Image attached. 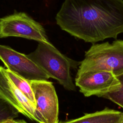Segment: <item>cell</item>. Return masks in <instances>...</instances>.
<instances>
[{"label":"cell","instance_id":"1","mask_svg":"<svg viewBox=\"0 0 123 123\" xmlns=\"http://www.w3.org/2000/svg\"><path fill=\"white\" fill-rule=\"evenodd\" d=\"M57 24L71 35L92 44L123 33V0H65Z\"/></svg>","mask_w":123,"mask_h":123},{"label":"cell","instance_id":"2","mask_svg":"<svg viewBox=\"0 0 123 123\" xmlns=\"http://www.w3.org/2000/svg\"><path fill=\"white\" fill-rule=\"evenodd\" d=\"M27 56L49 77L55 79L66 90L75 91V85L71 74L72 67L78 62L66 57L50 42H38L36 49Z\"/></svg>","mask_w":123,"mask_h":123},{"label":"cell","instance_id":"3","mask_svg":"<svg viewBox=\"0 0 123 123\" xmlns=\"http://www.w3.org/2000/svg\"><path fill=\"white\" fill-rule=\"evenodd\" d=\"M97 71H107L116 76L123 73V40L94 43L86 51L76 75Z\"/></svg>","mask_w":123,"mask_h":123},{"label":"cell","instance_id":"4","mask_svg":"<svg viewBox=\"0 0 123 123\" xmlns=\"http://www.w3.org/2000/svg\"><path fill=\"white\" fill-rule=\"evenodd\" d=\"M9 37L50 43L42 25L23 12L0 18V38Z\"/></svg>","mask_w":123,"mask_h":123},{"label":"cell","instance_id":"5","mask_svg":"<svg viewBox=\"0 0 123 123\" xmlns=\"http://www.w3.org/2000/svg\"><path fill=\"white\" fill-rule=\"evenodd\" d=\"M36 102L38 123H59V102L55 87L48 80L29 81Z\"/></svg>","mask_w":123,"mask_h":123},{"label":"cell","instance_id":"6","mask_svg":"<svg viewBox=\"0 0 123 123\" xmlns=\"http://www.w3.org/2000/svg\"><path fill=\"white\" fill-rule=\"evenodd\" d=\"M75 85L85 97L104 95L118 90L121 83L116 76L107 71H91L76 75Z\"/></svg>","mask_w":123,"mask_h":123},{"label":"cell","instance_id":"7","mask_svg":"<svg viewBox=\"0 0 123 123\" xmlns=\"http://www.w3.org/2000/svg\"><path fill=\"white\" fill-rule=\"evenodd\" d=\"M0 60L6 69L28 81L48 80L49 77L27 55L0 45Z\"/></svg>","mask_w":123,"mask_h":123},{"label":"cell","instance_id":"8","mask_svg":"<svg viewBox=\"0 0 123 123\" xmlns=\"http://www.w3.org/2000/svg\"><path fill=\"white\" fill-rule=\"evenodd\" d=\"M0 97L31 120L38 123L36 108L18 88L7 75L6 69L0 66Z\"/></svg>","mask_w":123,"mask_h":123},{"label":"cell","instance_id":"9","mask_svg":"<svg viewBox=\"0 0 123 123\" xmlns=\"http://www.w3.org/2000/svg\"><path fill=\"white\" fill-rule=\"evenodd\" d=\"M123 116V112L105 108L101 111L86 113L78 118L59 123H119Z\"/></svg>","mask_w":123,"mask_h":123},{"label":"cell","instance_id":"10","mask_svg":"<svg viewBox=\"0 0 123 123\" xmlns=\"http://www.w3.org/2000/svg\"><path fill=\"white\" fill-rule=\"evenodd\" d=\"M5 69L7 75L11 80L36 108V100L29 81L7 69Z\"/></svg>","mask_w":123,"mask_h":123},{"label":"cell","instance_id":"11","mask_svg":"<svg viewBox=\"0 0 123 123\" xmlns=\"http://www.w3.org/2000/svg\"><path fill=\"white\" fill-rule=\"evenodd\" d=\"M19 112L0 97V122L8 119H14Z\"/></svg>","mask_w":123,"mask_h":123},{"label":"cell","instance_id":"12","mask_svg":"<svg viewBox=\"0 0 123 123\" xmlns=\"http://www.w3.org/2000/svg\"><path fill=\"white\" fill-rule=\"evenodd\" d=\"M121 83L120 88L115 91L110 92L101 98L108 99L123 108V73L116 76Z\"/></svg>","mask_w":123,"mask_h":123},{"label":"cell","instance_id":"13","mask_svg":"<svg viewBox=\"0 0 123 123\" xmlns=\"http://www.w3.org/2000/svg\"><path fill=\"white\" fill-rule=\"evenodd\" d=\"M0 123H18L16 120L14 119H8L4 120L0 122Z\"/></svg>","mask_w":123,"mask_h":123},{"label":"cell","instance_id":"14","mask_svg":"<svg viewBox=\"0 0 123 123\" xmlns=\"http://www.w3.org/2000/svg\"><path fill=\"white\" fill-rule=\"evenodd\" d=\"M17 122H18V123H28L24 120H17Z\"/></svg>","mask_w":123,"mask_h":123},{"label":"cell","instance_id":"15","mask_svg":"<svg viewBox=\"0 0 123 123\" xmlns=\"http://www.w3.org/2000/svg\"><path fill=\"white\" fill-rule=\"evenodd\" d=\"M119 123H123V117H122V119L121 120V121H120Z\"/></svg>","mask_w":123,"mask_h":123}]
</instances>
